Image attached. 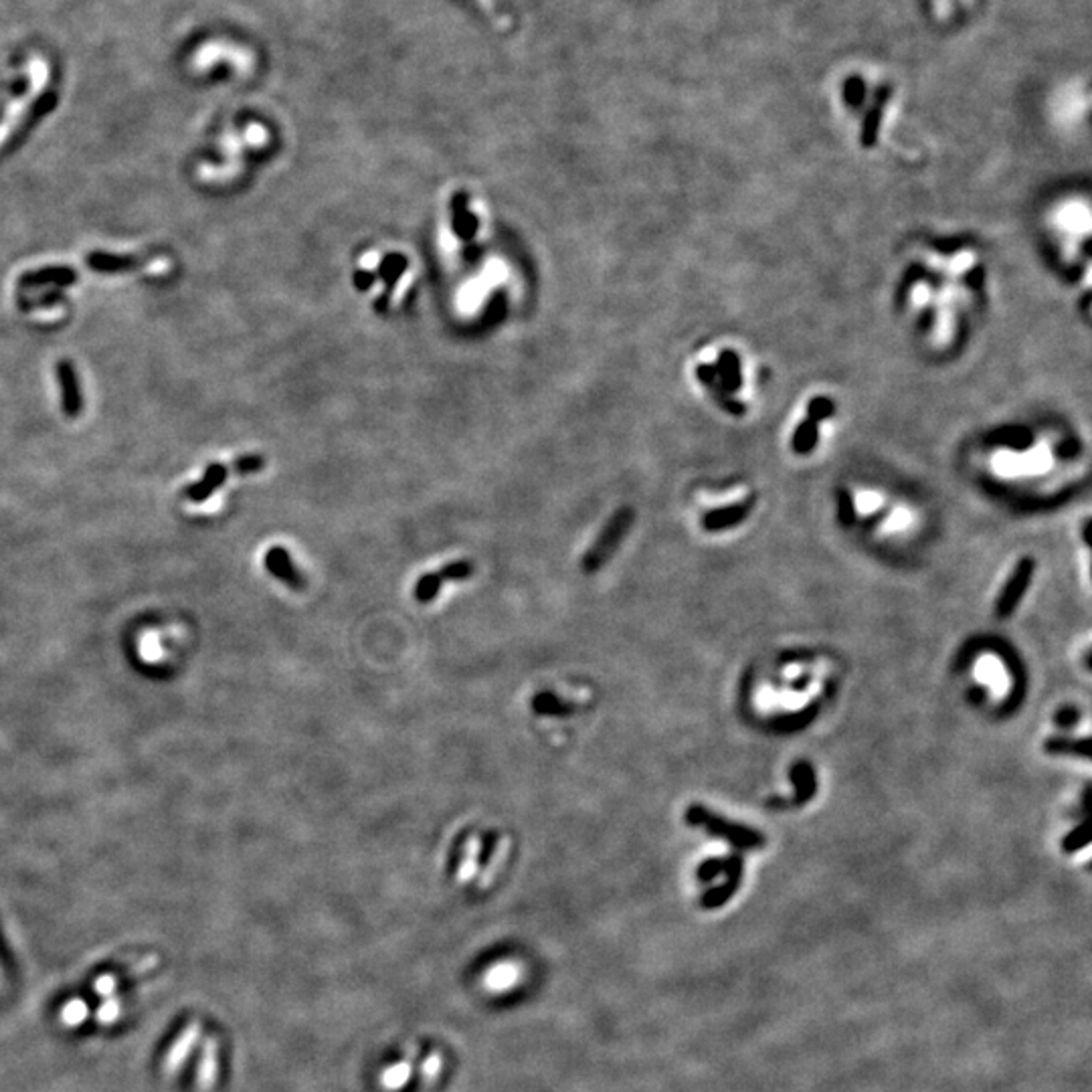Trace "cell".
<instances>
[{
    "label": "cell",
    "instance_id": "5",
    "mask_svg": "<svg viewBox=\"0 0 1092 1092\" xmlns=\"http://www.w3.org/2000/svg\"><path fill=\"white\" fill-rule=\"evenodd\" d=\"M724 874H726V882L720 884V887H714L710 890H706L704 894L700 896V906L706 908V911H714V908L724 906L733 896L736 894V890L741 888V881H742V870H745V862H742L741 854H733L729 858H724Z\"/></svg>",
    "mask_w": 1092,
    "mask_h": 1092
},
{
    "label": "cell",
    "instance_id": "19",
    "mask_svg": "<svg viewBox=\"0 0 1092 1092\" xmlns=\"http://www.w3.org/2000/svg\"><path fill=\"white\" fill-rule=\"evenodd\" d=\"M471 837V828H465L459 831V834L453 837V842L450 843V849H447L445 855V876L453 878L456 874L462 870L464 858H465V848H468V842Z\"/></svg>",
    "mask_w": 1092,
    "mask_h": 1092
},
{
    "label": "cell",
    "instance_id": "22",
    "mask_svg": "<svg viewBox=\"0 0 1092 1092\" xmlns=\"http://www.w3.org/2000/svg\"><path fill=\"white\" fill-rule=\"evenodd\" d=\"M476 572V565L471 563L470 559H459L453 560V563H447L445 566H441L437 571V575L441 577L444 583H462V581H470Z\"/></svg>",
    "mask_w": 1092,
    "mask_h": 1092
},
{
    "label": "cell",
    "instance_id": "1",
    "mask_svg": "<svg viewBox=\"0 0 1092 1092\" xmlns=\"http://www.w3.org/2000/svg\"><path fill=\"white\" fill-rule=\"evenodd\" d=\"M684 822L692 825V828H704L708 834L729 842L735 849H759L767 843L765 836L759 830L729 822V819L716 816V813H712L708 807L700 804H692L688 807L686 813H684Z\"/></svg>",
    "mask_w": 1092,
    "mask_h": 1092
},
{
    "label": "cell",
    "instance_id": "13",
    "mask_svg": "<svg viewBox=\"0 0 1092 1092\" xmlns=\"http://www.w3.org/2000/svg\"><path fill=\"white\" fill-rule=\"evenodd\" d=\"M75 280H78V274H75L73 269L65 268V265H59V268L28 271V274L21 277V286L22 287H47V286L65 287V286H71Z\"/></svg>",
    "mask_w": 1092,
    "mask_h": 1092
},
{
    "label": "cell",
    "instance_id": "21",
    "mask_svg": "<svg viewBox=\"0 0 1092 1092\" xmlns=\"http://www.w3.org/2000/svg\"><path fill=\"white\" fill-rule=\"evenodd\" d=\"M474 3L480 7L482 13L488 16L489 22H492L498 31L502 33L512 31V27H514V19H512V15H508L506 10L500 7L498 0H474Z\"/></svg>",
    "mask_w": 1092,
    "mask_h": 1092
},
{
    "label": "cell",
    "instance_id": "3",
    "mask_svg": "<svg viewBox=\"0 0 1092 1092\" xmlns=\"http://www.w3.org/2000/svg\"><path fill=\"white\" fill-rule=\"evenodd\" d=\"M217 63H229L237 71H249L253 67V53L225 39H211L194 49L191 65L197 71H206Z\"/></svg>",
    "mask_w": 1092,
    "mask_h": 1092
},
{
    "label": "cell",
    "instance_id": "2",
    "mask_svg": "<svg viewBox=\"0 0 1092 1092\" xmlns=\"http://www.w3.org/2000/svg\"><path fill=\"white\" fill-rule=\"evenodd\" d=\"M635 521V512L631 506H622L613 512L609 521L605 522V527L601 528V533L597 534V539L591 546L587 548V552L583 554L581 560V569L585 575H595V572L603 569V566L609 563L613 554L617 552V548L622 546V542L628 533L634 527Z\"/></svg>",
    "mask_w": 1092,
    "mask_h": 1092
},
{
    "label": "cell",
    "instance_id": "11",
    "mask_svg": "<svg viewBox=\"0 0 1092 1092\" xmlns=\"http://www.w3.org/2000/svg\"><path fill=\"white\" fill-rule=\"evenodd\" d=\"M789 779L795 787V795L791 799L793 805H805L816 797L817 793V777H816V769L810 761H797V763L791 765L789 771Z\"/></svg>",
    "mask_w": 1092,
    "mask_h": 1092
},
{
    "label": "cell",
    "instance_id": "16",
    "mask_svg": "<svg viewBox=\"0 0 1092 1092\" xmlns=\"http://www.w3.org/2000/svg\"><path fill=\"white\" fill-rule=\"evenodd\" d=\"M225 480H227V468H225V465L211 464L209 468H206V471H205L203 480L188 488V496H191V498L197 500V502L209 498V496L215 492L217 488H221L223 483H225Z\"/></svg>",
    "mask_w": 1092,
    "mask_h": 1092
},
{
    "label": "cell",
    "instance_id": "17",
    "mask_svg": "<svg viewBox=\"0 0 1092 1092\" xmlns=\"http://www.w3.org/2000/svg\"><path fill=\"white\" fill-rule=\"evenodd\" d=\"M1048 754H1070V757L1090 759V739H1068V736H1052L1044 742Z\"/></svg>",
    "mask_w": 1092,
    "mask_h": 1092
},
{
    "label": "cell",
    "instance_id": "20",
    "mask_svg": "<svg viewBox=\"0 0 1092 1092\" xmlns=\"http://www.w3.org/2000/svg\"><path fill=\"white\" fill-rule=\"evenodd\" d=\"M441 587H444V581H441L439 575H437V571L423 572V575L417 578L415 589H413V597H415L417 603L429 605V603H433V601L437 599V595L441 593Z\"/></svg>",
    "mask_w": 1092,
    "mask_h": 1092
},
{
    "label": "cell",
    "instance_id": "12",
    "mask_svg": "<svg viewBox=\"0 0 1092 1092\" xmlns=\"http://www.w3.org/2000/svg\"><path fill=\"white\" fill-rule=\"evenodd\" d=\"M530 706H533V712L539 714V716H551V718H569L577 712L575 702L565 700L563 696L552 692V690H542V692H536L533 696Z\"/></svg>",
    "mask_w": 1092,
    "mask_h": 1092
},
{
    "label": "cell",
    "instance_id": "18",
    "mask_svg": "<svg viewBox=\"0 0 1092 1092\" xmlns=\"http://www.w3.org/2000/svg\"><path fill=\"white\" fill-rule=\"evenodd\" d=\"M217 1048H218L217 1038L211 1036L209 1040H206V1044H205L203 1056H200V1064H199V1070H197V1080H199L200 1089H205V1090L211 1089V1086L215 1084V1080H217V1070H218V1052H217Z\"/></svg>",
    "mask_w": 1092,
    "mask_h": 1092
},
{
    "label": "cell",
    "instance_id": "32",
    "mask_svg": "<svg viewBox=\"0 0 1092 1092\" xmlns=\"http://www.w3.org/2000/svg\"><path fill=\"white\" fill-rule=\"evenodd\" d=\"M93 989L102 997H111L117 989V975H99L93 983Z\"/></svg>",
    "mask_w": 1092,
    "mask_h": 1092
},
{
    "label": "cell",
    "instance_id": "6",
    "mask_svg": "<svg viewBox=\"0 0 1092 1092\" xmlns=\"http://www.w3.org/2000/svg\"><path fill=\"white\" fill-rule=\"evenodd\" d=\"M407 269H409V259H407V256H403V253L393 251V253H385V256L381 257V262L379 265H376V271H375L376 280H381L382 283H385V292H382L375 302V310L379 312V314H385V312L388 310V304H391V292L397 287V283L401 281V277L407 274Z\"/></svg>",
    "mask_w": 1092,
    "mask_h": 1092
},
{
    "label": "cell",
    "instance_id": "29",
    "mask_svg": "<svg viewBox=\"0 0 1092 1092\" xmlns=\"http://www.w3.org/2000/svg\"><path fill=\"white\" fill-rule=\"evenodd\" d=\"M233 468L237 470V474L241 476L257 474V471H262L265 468V459L262 456H256V453H253V456H241L239 459H235Z\"/></svg>",
    "mask_w": 1092,
    "mask_h": 1092
},
{
    "label": "cell",
    "instance_id": "27",
    "mask_svg": "<svg viewBox=\"0 0 1092 1092\" xmlns=\"http://www.w3.org/2000/svg\"><path fill=\"white\" fill-rule=\"evenodd\" d=\"M724 862H726L724 858H708L702 862V864L698 866V870H696V878H698V882L702 884L712 882L714 878H718L720 874H724Z\"/></svg>",
    "mask_w": 1092,
    "mask_h": 1092
},
{
    "label": "cell",
    "instance_id": "10",
    "mask_svg": "<svg viewBox=\"0 0 1092 1092\" xmlns=\"http://www.w3.org/2000/svg\"><path fill=\"white\" fill-rule=\"evenodd\" d=\"M199 1036H200V1024H199V1019H193V1022L185 1026V1030L176 1036L174 1044L168 1048L167 1056H164V1072L174 1074L182 1064H185L186 1056L191 1054V1050L194 1048V1044H197Z\"/></svg>",
    "mask_w": 1092,
    "mask_h": 1092
},
{
    "label": "cell",
    "instance_id": "15",
    "mask_svg": "<svg viewBox=\"0 0 1092 1092\" xmlns=\"http://www.w3.org/2000/svg\"><path fill=\"white\" fill-rule=\"evenodd\" d=\"M745 518H747V506L723 508V510H712L702 516V528L710 530V533H716V530L735 527V524L742 522Z\"/></svg>",
    "mask_w": 1092,
    "mask_h": 1092
},
{
    "label": "cell",
    "instance_id": "30",
    "mask_svg": "<svg viewBox=\"0 0 1092 1092\" xmlns=\"http://www.w3.org/2000/svg\"><path fill=\"white\" fill-rule=\"evenodd\" d=\"M1080 723V710L1074 706H1062L1060 710H1056L1054 714V724L1058 729H1072Z\"/></svg>",
    "mask_w": 1092,
    "mask_h": 1092
},
{
    "label": "cell",
    "instance_id": "23",
    "mask_svg": "<svg viewBox=\"0 0 1092 1092\" xmlns=\"http://www.w3.org/2000/svg\"><path fill=\"white\" fill-rule=\"evenodd\" d=\"M518 982V969L514 965H496L488 971L486 985L492 991H502L508 988H514Z\"/></svg>",
    "mask_w": 1092,
    "mask_h": 1092
},
{
    "label": "cell",
    "instance_id": "31",
    "mask_svg": "<svg viewBox=\"0 0 1092 1092\" xmlns=\"http://www.w3.org/2000/svg\"><path fill=\"white\" fill-rule=\"evenodd\" d=\"M375 281H376V275L373 274V271L357 269L352 274V283L358 292H369V289L375 286Z\"/></svg>",
    "mask_w": 1092,
    "mask_h": 1092
},
{
    "label": "cell",
    "instance_id": "9",
    "mask_svg": "<svg viewBox=\"0 0 1092 1092\" xmlns=\"http://www.w3.org/2000/svg\"><path fill=\"white\" fill-rule=\"evenodd\" d=\"M57 373V381L59 387H61V407L67 417H78L81 413V407H84V399H81V388H79V379L78 373H75V367L69 363V360H61L55 369Z\"/></svg>",
    "mask_w": 1092,
    "mask_h": 1092
},
{
    "label": "cell",
    "instance_id": "7",
    "mask_svg": "<svg viewBox=\"0 0 1092 1092\" xmlns=\"http://www.w3.org/2000/svg\"><path fill=\"white\" fill-rule=\"evenodd\" d=\"M470 194L465 191H458L450 200V215H451V231L458 241L470 245L474 243L480 231V218L470 209Z\"/></svg>",
    "mask_w": 1092,
    "mask_h": 1092
},
{
    "label": "cell",
    "instance_id": "24",
    "mask_svg": "<svg viewBox=\"0 0 1092 1092\" xmlns=\"http://www.w3.org/2000/svg\"><path fill=\"white\" fill-rule=\"evenodd\" d=\"M498 843H500V834H498V831H496V830L482 831L480 849H477V854H476V864H477V868H480V870H486V868L489 866V862H492L496 849H498Z\"/></svg>",
    "mask_w": 1092,
    "mask_h": 1092
},
{
    "label": "cell",
    "instance_id": "33",
    "mask_svg": "<svg viewBox=\"0 0 1092 1092\" xmlns=\"http://www.w3.org/2000/svg\"><path fill=\"white\" fill-rule=\"evenodd\" d=\"M840 508H842V510H840V521L843 524L852 522L854 521V508H852V500H849L848 496H842V498H840Z\"/></svg>",
    "mask_w": 1092,
    "mask_h": 1092
},
{
    "label": "cell",
    "instance_id": "25",
    "mask_svg": "<svg viewBox=\"0 0 1092 1092\" xmlns=\"http://www.w3.org/2000/svg\"><path fill=\"white\" fill-rule=\"evenodd\" d=\"M90 1018V1007L84 1000H71L61 1007V1022L69 1028H78Z\"/></svg>",
    "mask_w": 1092,
    "mask_h": 1092
},
{
    "label": "cell",
    "instance_id": "14",
    "mask_svg": "<svg viewBox=\"0 0 1092 1092\" xmlns=\"http://www.w3.org/2000/svg\"><path fill=\"white\" fill-rule=\"evenodd\" d=\"M87 265L99 274H122V271H132L138 268V259L134 256H116V253L93 251L85 257Z\"/></svg>",
    "mask_w": 1092,
    "mask_h": 1092
},
{
    "label": "cell",
    "instance_id": "8",
    "mask_svg": "<svg viewBox=\"0 0 1092 1092\" xmlns=\"http://www.w3.org/2000/svg\"><path fill=\"white\" fill-rule=\"evenodd\" d=\"M265 569H268L275 578H280L283 585H287L292 591H304L306 585H308L304 572L294 565L289 552L281 546H274L268 554H265Z\"/></svg>",
    "mask_w": 1092,
    "mask_h": 1092
},
{
    "label": "cell",
    "instance_id": "26",
    "mask_svg": "<svg viewBox=\"0 0 1092 1092\" xmlns=\"http://www.w3.org/2000/svg\"><path fill=\"white\" fill-rule=\"evenodd\" d=\"M1090 843V834H1089V819H1084L1083 824L1076 825V828L1068 831L1062 840V849L1066 854H1076L1080 849H1084Z\"/></svg>",
    "mask_w": 1092,
    "mask_h": 1092
},
{
    "label": "cell",
    "instance_id": "34",
    "mask_svg": "<svg viewBox=\"0 0 1092 1092\" xmlns=\"http://www.w3.org/2000/svg\"><path fill=\"white\" fill-rule=\"evenodd\" d=\"M61 300H63L61 294H59V292H53V294H47L45 298H39L37 302L27 304V308H45V306H53V304L61 302Z\"/></svg>",
    "mask_w": 1092,
    "mask_h": 1092
},
{
    "label": "cell",
    "instance_id": "28",
    "mask_svg": "<svg viewBox=\"0 0 1092 1092\" xmlns=\"http://www.w3.org/2000/svg\"><path fill=\"white\" fill-rule=\"evenodd\" d=\"M120 1015H122V1003L117 1001L116 997H105V1001L98 1007L96 1019L99 1024L108 1026V1024H114Z\"/></svg>",
    "mask_w": 1092,
    "mask_h": 1092
},
{
    "label": "cell",
    "instance_id": "4",
    "mask_svg": "<svg viewBox=\"0 0 1092 1092\" xmlns=\"http://www.w3.org/2000/svg\"><path fill=\"white\" fill-rule=\"evenodd\" d=\"M1034 571H1036L1034 559L1024 557L1022 560H1019L1012 575H1009L1006 587H1003L1000 599H997V603H995L997 617L1006 619L1015 611V607L1019 605V601H1022L1026 591H1028V587L1032 585Z\"/></svg>",
    "mask_w": 1092,
    "mask_h": 1092
}]
</instances>
